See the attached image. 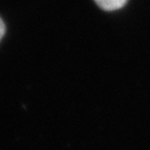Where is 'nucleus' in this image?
<instances>
[{"label":"nucleus","mask_w":150,"mask_h":150,"mask_svg":"<svg viewBox=\"0 0 150 150\" xmlns=\"http://www.w3.org/2000/svg\"><path fill=\"white\" fill-rule=\"evenodd\" d=\"M5 31H6V29H5V24H4V22H3L2 18H0V41H1L3 36H4Z\"/></svg>","instance_id":"f03ea898"},{"label":"nucleus","mask_w":150,"mask_h":150,"mask_svg":"<svg viewBox=\"0 0 150 150\" xmlns=\"http://www.w3.org/2000/svg\"><path fill=\"white\" fill-rule=\"evenodd\" d=\"M96 4L105 11H115L122 8L127 0H94Z\"/></svg>","instance_id":"f257e3e1"}]
</instances>
